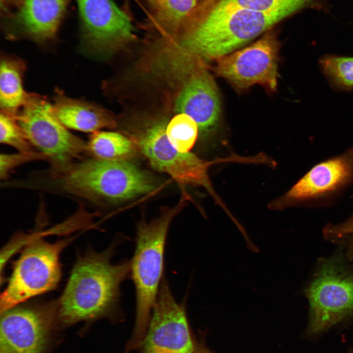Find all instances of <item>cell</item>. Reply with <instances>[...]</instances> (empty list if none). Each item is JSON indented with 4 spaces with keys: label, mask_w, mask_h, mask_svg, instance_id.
I'll use <instances>...</instances> for the list:
<instances>
[{
    "label": "cell",
    "mask_w": 353,
    "mask_h": 353,
    "mask_svg": "<svg viewBox=\"0 0 353 353\" xmlns=\"http://www.w3.org/2000/svg\"><path fill=\"white\" fill-rule=\"evenodd\" d=\"M39 191L96 208L113 205L152 192L156 184L144 170L127 160L90 156L57 168L43 170L37 178Z\"/></svg>",
    "instance_id": "cell-1"
},
{
    "label": "cell",
    "mask_w": 353,
    "mask_h": 353,
    "mask_svg": "<svg viewBox=\"0 0 353 353\" xmlns=\"http://www.w3.org/2000/svg\"><path fill=\"white\" fill-rule=\"evenodd\" d=\"M118 237L105 251H89L77 259L61 296L56 300L57 320L64 326L94 320L116 310L122 283L130 276V260L111 262Z\"/></svg>",
    "instance_id": "cell-2"
},
{
    "label": "cell",
    "mask_w": 353,
    "mask_h": 353,
    "mask_svg": "<svg viewBox=\"0 0 353 353\" xmlns=\"http://www.w3.org/2000/svg\"><path fill=\"white\" fill-rule=\"evenodd\" d=\"M285 17L218 3L189 20L182 45L199 57L217 59L233 52Z\"/></svg>",
    "instance_id": "cell-3"
},
{
    "label": "cell",
    "mask_w": 353,
    "mask_h": 353,
    "mask_svg": "<svg viewBox=\"0 0 353 353\" xmlns=\"http://www.w3.org/2000/svg\"><path fill=\"white\" fill-rule=\"evenodd\" d=\"M185 199L172 207L161 208L150 221L142 219L136 225V246L130 260V276L136 293V320L129 347L144 341L151 313L164 277V258L168 231L174 217L184 206Z\"/></svg>",
    "instance_id": "cell-4"
},
{
    "label": "cell",
    "mask_w": 353,
    "mask_h": 353,
    "mask_svg": "<svg viewBox=\"0 0 353 353\" xmlns=\"http://www.w3.org/2000/svg\"><path fill=\"white\" fill-rule=\"evenodd\" d=\"M24 239V249L0 295V313L34 296L54 289L61 277L59 255L74 237L49 243L40 233Z\"/></svg>",
    "instance_id": "cell-5"
},
{
    "label": "cell",
    "mask_w": 353,
    "mask_h": 353,
    "mask_svg": "<svg viewBox=\"0 0 353 353\" xmlns=\"http://www.w3.org/2000/svg\"><path fill=\"white\" fill-rule=\"evenodd\" d=\"M16 118L32 145L46 156L50 167H61L89 156L87 142L60 122L46 97L29 93Z\"/></svg>",
    "instance_id": "cell-6"
},
{
    "label": "cell",
    "mask_w": 353,
    "mask_h": 353,
    "mask_svg": "<svg viewBox=\"0 0 353 353\" xmlns=\"http://www.w3.org/2000/svg\"><path fill=\"white\" fill-rule=\"evenodd\" d=\"M167 124L162 121L144 125L131 136L137 149L156 170L171 176L180 186H202L209 190L207 164L191 152L181 153L171 143L166 134Z\"/></svg>",
    "instance_id": "cell-7"
},
{
    "label": "cell",
    "mask_w": 353,
    "mask_h": 353,
    "mask_svg": "<svg viewBox=\"0 0 353 353\" xmlns=\"http://www.w3.org/2000/svg\"><path fill=\"white\" fill-rule=\"evenodd\" d=\"M307 333L317 335L353 314V277L333 263L324 265L306 290Z\"/></svg>",
    "instance_id": "cell-8"
},
{
    "label": "cell",
    "mask_w": 353,
    "mask_h": 353,
    "mask_svg": "<svg viewBox=\"0 0 353 353\" xmlns=\"http://www.w3.org/2000/svg\"><path fill=\"white\" fill-rule=\"evenodd\" d=\"M278 43L271 33L251 45L216 59L214 71L239 90L259 84L274 92L278 77Z\"/></svg>",
    "instance_id": "cell-9"
},
{
    "label": "cell",
    "mask_w": 353,
    "mask_h": 353,
    "mask_svg": "<svg viewBox=\"0 0 353 353\" xmlns=\"http://www.w3.org/2000/svg\"><path fill=\"white\" fill-rule=\"evenodd\" d=\"M57 312L55 300L1 313L0 353H43Z\"/></svg>",
    "instance_id": "cell-10"
},
{
    "label": "cell",
    "mask_w": 353,
    "mask_h": 353,
    "mask_svg": "<svg viewBox=\"0 0 353 353\" xmlns=\"http://www.w3.org/2000/svg\"><path fill=\"white\" fill-rule=\"evenodd\" d=\"M174 297L164 276L144 342V353H194L185 303Z\"/></svg>",
    "instance_id": "cell-11"
},
{
    "label": "cell",
    "mask_w": 353,
    "mask_h": 353,
    "mask_svg": "<svg viewBox=\"0 0 353 353\" xmlns=\"http://www.w3.org/2000/svg\"><path fill=\"white\" fill-rule=\"evenodd\" d=\"M82 45L91 51L113 49L131 41L130 18L112 0H75Z\"/></svg>",
    "instance_id": "cell-12"
},
{
    "label": "cell",
    "mask_w": 353,
    "mask_h": 353,
    "mask_svg": "<svg viewBox=\"0 0 353 353\" xmlns=\"http://www.w3.org/2000/svg\"><path fill=\"white\" fill-rule=\"evenodd\" d=\"M70 0H18L3 16L9 37H24L37 42L54 39L65 16Z\"/></svg>",
    "instance_id": "cell-13"
},
{
    "label": "cell",
    "mask_w": 353,
    "mask_h": 353,
    "mask_svg": "<svg viewBox=\"0 0 353 353\" xmlns=\"http://www.w3.org/2000/svg\"><path fill=\"white\" fill-rule=\"evenodd\" d=\"M179 113L188 115L203 134L217 127L221 114L219 91L214 79L202 64L192 72L175 102Z\"/></svg>",
    "instance_id": "cell-14"
},
{
    "label": "cell",
    "mask_w": 353,
    "mask_h": 353,
    "mask_svg": "<svg viewBox=\"0 0 353 353\" xmlns=\"http://www.w3.org/2000/svg\"><path fill=\"white\" fill-rule=\"evenodd\" d=\"M353 176V150L322 162L308 172L288 192V200L319 198L341 188Z\"/></svg>",
    "instance_id": "cell-15"
},
{
    "label": "cell",
    "mask_w": 353,
    "mask_h": 353,
    "mask_svg": "<svg viewBox=\"0 0 353 353\" xmlns=\"http://www.w3.org/2000/svg\"><path fill=\"white\" fill-rule=\"evenodd\" d=\"M52 105L55 115L67 128L93 133L117 126L110 111L90 102L70 98L60 91Z\"/></svg>",
    "instance_id": "cell-16"
},
{
    "label": "cell",
    "mask_w": 353,
    "mask_h": 353,
    "mask_svg": "<svg viewBox=\"0 0 353 353\" xmlns=\"http://www.w3.org/2000/svg\"><path fill=\"white\" fill-rule=\"evenodd\" d=\"M25 65L18 58L1 55L0 69L1 110L17 115L26 101L29 93L23 87Z\"/></svg>",
    "instance_id": "cell-17"
},
{
    "label": "cell",
    "mask_w": 353,
    "mask_h": 353,
    "mask_svg": "<svg viewBox=\"0 0 353 353\" xmlns=\"http://www.w3.org/2000/svg\"><path fill=\"white\" fill-rule=\"evenodd\" d=\"M87 147L89 156L106 160H126L137 148L131 139L119 133L100 130L90 135Z\"/></svg>",
    "instance_id": "cell-18"
},
{
    "label": "cell",
    "mask_w": 353,
    "mask_h": 353,
    "mask_svg": "<svg viewBox=\"0 0 353 353\" xmlns=\"http://www.w3.org/2000/svg\"><path fill=\"white\" fill-rule=\"evenodd\" d=\"M325 0H219L216 2L269 14H279L285 18L310 7H319Z\"/></svg>",
    "instance_id": "cell-19"
},
{
    "label": "cell",
    "mask_w": 353,
    "mask_h": 353,
    "mask_svg": "<svg viewBox=\"0 0 353 353\" xmlns=\"http://www.w3.org/2000/svg\"><path fill=\"white\" fill-rule=\"evenodd\" d=\"M198 0H155L153 9L157 23L170 32L183 27L194 14Z\"/></svg>",
    "instance_id": "cell-20"
},
{
    "label": "cell",
    "mask_w": 353,
    "mask_h": 353,
    "mask_svg": "<svg viewBox=\"0 0 353 353\" xmlns=\"http://www.w3.org/2000/svg\"><path fill=\"white\" fill-rule=\"evenodd\" d=\"M319 65L334 89L353 90V57L325 55L320 59Z\"/></svg>",
    "instance_id": "cell-21"
},
{
    "label": "cell",
    "mask_w": 353,
    "mask_h": 353,
    "mask_svg": "<svg viewBox=\"0 0 353 353\" xmlns=\"http://www.w3.org/2000/svg\"><path fill=\"white\" fill-rule=\"evenodd\" d=\"M199 128L195 121L187 114L179 113L167 125L166 134L173 146L181 153H187L196 141Z\"/></svg>",
    "instance_id": "cell-22"
},
{
    "label": "cell",
    "mask_w": 353,
    "mask_h": 353,
    "mask_svg": "<svg viewBox=\"0 0 353 353\" xmlns=\"http://www.w3.org/2000/svg\"><path fill=\"white\" fill-rule=\"evenodd\" d=\"M16 115L0 110V143L14 148L18 152L30 153L39 151L28 140L19 124Z\"/></svg>",
    "instance_id": "cell-23"
},
{
    "label": "cell",
    "mask_w": 353,
    "mask_h": 353,
    "mask_svg": "<svg viewBox=\"0 0 353 353\" xmlns=\"http://www.w3.org/2000/svg\"><path fill=\"white\" fill-rule=\"evenodd\" d=\"M37 160L47 161L46 156L40 151L30 153L18 152L16 153H1L0 155V177L2 181L7 179L10 174L16 168L26 163Z\"/></svg>",
    "instance_id": "cell-24"
},
{
    "label": "cell",
    "mask_w": 353,
    "mask_h": 353,
    "mask_svg": "<svg viewBox=\"0 0 353 353\" xmlns=\"http://www.w3.org/2000/svg\"><path fill=\"white\" fill-rule=\"evenodd\" d=\"M325 232L327 236L337 237L353 234V217L344 223L326 227Z\"/></svg>",
    "instance_id": "cell-25"
},
{
    "label": "cell",
    "mask_w": 353,
    "mask_h": 353,
    "mask_svg": "<svg viewBox=\"0 0 353 353\" xmlns=\"http://www.w3.org/2000/svg\"><path fill=\"white\" fill-rule=\"evenodd\" d=\"M195 353H212L205 348H199Z\"/></svg>",
    "instance_id": "cell-26"
},
{
    "label": "cell",
    "mask_w": 353,
    "mask_h": 353,
    "mask_svg": "<svg viewBox=\"0 0 353 353\" xmlns=\"http://www.w3.org/2000/svg\"><path fill=\"white\" fill-rule=\"evenodd\" d=\"M149 4L152 7L154 4L155 0H147Z\"/></svg>",
    "instance_id": "cell-27"
},
{
    "label": "cell",
    "mask_w": 353,
    "mask_h": 353,
    "mask_svg": "<svg viewBox=\"0 0 353 353\" xmlns=\"http://www.w3.org/2000/svg\"><path fill=\"white\" fill-rule=\"evenodd\" d=\"M353 353V351H351L350 353Z\"/></svg>",
    "instance_id": "cell-28"
}]
</instances>
